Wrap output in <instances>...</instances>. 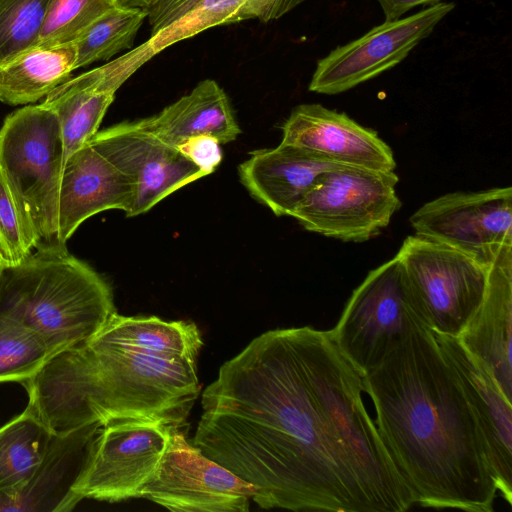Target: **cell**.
I'll list each match as a JSON object with an SVG mask.
<instances>
[{
    "label": "cell",
    "mask_w": 512,
    "mask_h": 512,
    "mask_svg": "<svg viewBox=\"0 0 512 512\" xmlns=\"http://www.w3.org/2000/svg\"><path fill=\"white\" fill-rule=\"evenodd\" d=\"M52 431L141 419L181 429L199 396L196 360L172 359L92 337L53 355L21 383Z\"/></svg>",
    "instance_id": "cell-3"
},
{
    "label": "cell",
    "mask_w": 512,
    "mask_h": 512,
    "mask_svg": "<svg viewBox=\"0 0 512 512\" xmlns=\"http://www.w3.org/2000/svg\"><path fill=\"white\" fill-rule=\"evenodd\" d=\"M35 248L34 231L0 169V255L4 265L22 262Z\"/></svg>",
    "instance_id": "cell-30"
},
{
    "label": "cell",
    "mask_w": 512,
    "mask_h": 512,
    "mask_svg": "<svg viewBox=\"0 0 512 512\" xmlns=\"http://www.w3.org/2000/svg\"><path fill=\"white\" fill-rule=\"evenodd\" d=\"M433 334L477 421L497 489L507 503L511 504L512 402L503 395L486 366L457 337Z\"/></svg>",
    "instance_id": "cell-15"
},
{
    "label": "cell",
    "mask_w": 512,
    "mask_h": 512,
    "mask_svg": "<svg viewBox=\"0 0 512 512\" xmlns=\"http://www.w3.org/2000/svg\"><path fill=\"white\" fill-rule=\"evenodd\" d=\"M91 140L134 183L127 217L149 211L174 191L204 177L176 147L144 129L138 120L97 131Z\"/></svg>",
    "instance_id": "cell-13"
},
{
    "label": "cell",
    "mask_w": 512,
    "mask_h": 512,
    "mask_svg": "<svg viewBox=\"0 0 512 512\" xmlns=\"http://www.w3.org/2000/svg\"><path fill=\"white\" fill-rule=\"evenodd\" d=\"M118 0H52L35 47H55L76 41Z\"/></svg>",
    "instance_id": "cell-28"
},
{
    "label": "cell",
    "mask_w": 512,
    "mask_h": 512,
    "mask_svg": "<svg viewBox=\"0 0 512 512\" xmlns=\"http://www.w3.org/2000/svg\"><path fill=\"white\" fill-rule=\"evenodd\" d=\"M176 427L141 419L103 424L74 491L84 498L120 502L140 498L155 476Z\"/></svg>",
    "instance_id": "cell-9"
},
{
    "label": "cell",
    "mask_w": 512,
    "mask_h": 512,
    "mask_svg": "<svg viewBox=\"0 0 512 512\" xmlns=\"http://www.w3.org/2000/svg\"><path fill=\"white\" fill-rule=\"evenodd\" d=\"M52 0H0V65L36 46Z\"/></svg>",
    "instance_id": "cell-29"
},
{
    "label": "cell",
    "mask_w": 512,
    "mask_h": 512,
    "mask_svg": "<svg viewBox=\"0 0 512 512\" xmlns=\"http://www.w3.org/2000/svg\"><path fill=\"white\" fill-rule=\"evenodd\" d=\"M332 331L269 330L202 393L192 444L259 491L263 509L404 512L414 497Z\"/></svg>",
    "instance_id": "cell-1"
},
{
    "label": "cell",
    "mask_w": 512,
    "mask_h": 512,
    "mask_svg": "<svg viewBox=\"0 0 512 512\" xmlns=\"http://www.w3.org/2000/svg\"><path fill=\"white\" fill-rule=\"evenodd\" d=\"M4 266H5V265H4V262H3V260H2L1 255H0V275H1L2 271H3Z\"/></svg>",
    "instance_id": "cell-35"
},
{
    "label": "cell",
    "mask_w": 512,
    "mask_h": 512,
    "mask_svg": "<svg viewBox=\"0 0 512 512\" xmlns=\"http://www.w3.org/2000/svg\"><path fill=\"white\" fill-rule=\"evenodd\" d=\"M138 121L144 129L174 147L196 135H209L226 144L241 133L227 94L213 79L200 81L190 93L158 114Z\"/></svg>",
    "instance_id": "cell-21"
},
{
    "label": "cell",
    "mask_w": 512,
    "mask_h": 512,
    "mask_svg": "<svg viewBox=\"0 0 512 512\" xmlns=\"http://www.w3.org/2000/svg\"><path fill=\"white\" fill-rule=\"evenodd\" d=\"M75 44L33 47L0 65V101L26 105L46 97L71 78L75 70Z\"/></svg>",
    "instance_id": "cell-23"
},
{
    "label": "cell",
    "mask_w": 512,
    "mask_h": 512,
    "mask_svg": "<svg viewBox=\"0 0 512 512\" xmlns=\"http://www.w3.org/2000/svg\"><path fill=\"white\" fill-rule=\"evenodd\" d=\"M423 329L430 328L395 256L368 273L331 331L341 353L363 375L399 341Z\"/></svg>",
    "instance_id": "cell-6"
},
{
    "label": "cell",
    "mask_w": 512,
    "mask_h": 512,
    "mask_svg": "<svg viewBox=\"0 0 512 512\" xmlns=\"http://www.w3.org/2000/svg\"><path fill=\"white\" fill-rule=\"evenodd\" d=\"M123 7L142 10L148 13L154 8L159 0H118Z\"/></svg>",
    "instance_id": "cell-34"
},
{
    "label": "cell",
    "mask_w": 512,
    "mask_h": 512,
    "mask_svg": "<svg viewBox=\"0 0 512 512\" xmlns=\"http://www.w3.org/2000/svg\"><path fill=\"white\" fill-rule=\"evenodd\" d=\"M65 150L57 116L27 105L0 128V169L28 219L35 249L66 247L59 237V201Z\"/></svg>",
    "instance_id": "cell-5"
},
{
    "label": "cell",
    "mask_w": 512,
    "mask_h": 512,
    "mask_svg": "<svg viewBox=\"0 0 512 512\" xmlns=\"http://www.w3.org/2000/svg\"><path fill=\"white\" fill-rule=\"evenodd\" d=\"M457 338L512 402V246L489 266L483 300Z\"/></svg>",
    "instance_id": "cell-19"
},
{
    "label": "cell",
    "mask_w": 512,
    "mask_h": 512,
    "mask_svg": "<svg viewBox=\"0 0 512 512\" xmlns=\"http://www.w3.org/2000/svg\"><path fill=\"white\" fill-rule=\"evenodd\" d=\"M395 256L430 330L458 337L483 300L489 267L416 234L405 238Z\"/></svg>",
    "instance_id": "cell-8"
},
{
    "label": "cell",
    "mask_w": 512,
    "mask_h": 512,
    "mask_svg": "<svg viewBox=\"0 0 512 512\" xmlns=\"http://www.w3.org/2000/svg\"><path fill=\"white\" fill-rule=\"evenodd\" d=\"M281 129L282 144L312 150L336 164L379 171L396 168L392 149L377 132L321 104L296 106Z\"/></svg>",
    "instance_id": "cell-16"
},
{
    "label": "cell",
    "mask_w": 512,
    "mask_h": 512,
    "mask_svg": "<svg viewBox=\"0 0 512 512\" xmlns=\"http://www.w3.org/2000/svg\"><path fill=\"white\" fill-rule=\"evenodd\" d=\"M376 427L415 503L492 512L497 484L477 421L430 329L362 375Z\"/></svg>",
    "instance_id": "cell-2"
},
{
    "label": "cell",
    "mask_w": 512,
    "mask_h": 512,
    "mask_svg": "<svg viewBox=\"0 0 512 512\" xmlns=\"http://www.w3.org/2000/svg\"><path fill=\"white\" fill-rule=\"evenodd\" d=\"M52 435L28 406L0 428V493L14 492L30 479Z\"/></svg>",
    "instance_id": "cell-24"
},
{
    "label": "cell",
    "mask_w": 512,
    "mask_h": 512,
    "mask_svg": "<svg viewBox=\"0 0 512 512\" xmlns=\"http://www.w3.org/2000/svg\"><path fill=\"white\" fill-rule=\"evenodd\" d=\"M394 171L338 164L320 176L294 210L304 229L345 242H365L401 207Z\"/></svg>",
    "instance_id": "cell-7"
},
{
    "label": "cell",
    "mask_w": 512,
    "mask_h": 512,
    "mask_svg": "<svg viewBox=\"0 0 512 512\" xmlns=\"http://www.w3.org/2000/svg\"><path fill=\"white\" fill-rule=\"evenodd\" d=\"M196 0H159L148 13L153 36L180 18ZM255 19L262 22L277 20L307 0H251Z\"/></svg>",
    "instance_id": "cell-31"
},
{
    "label": "cell",
    "mask_w": 512,
    "mask_h": 512,
    "mask_svg": "<svg viewBox=\"0 0 512 512\" xmlns=\"http://www.w3.org/2000/svg\"><path fill=\"white\" fill-rule=\"evenodd\" d=\"M255 19L251 0H196L180 18L148 39L156 54L207 29Z\"/></svg>",
    "instance_id": "cell-26"
},
{
    "label": "cell",
    "mask_w": 512,
    "mask_h": 512,
    "mask_svg": "<svg viewBox=\"0 0 512 512\" xmlns=\"http://www.w3.org/2000/svg\"><path fill=\"white\" fill-rule=\"evenodd\" d=\"M147 13L121 5L93 23L76 41L75 70L130 49Z\"/></svg>",
    "instance_id": "cell-25"
},
{
    "label": "cell",
    "mask_w": 512,
    "mask_h": 512,
    "mask_svg": "<svg viewBox=\"0 0 512 512\" xmlns=\"http://www.w3.org/2000/svg\"><path fill=\"white\" fill-rule=\"evenodd\" d=\"M170 511L247 512L259 491L224 466L205 456L174 428L153 479L141 491Z\"/></svg>",
    "instance_id": "cell-11"
},
{
    "label": "cell",
    "mask_w": 512,
    "mask_h": 512,
    "mask_svg": "<svg viewBox=\"0 0 512 512\" xmlns=\"http://www.w3.org/2000/svg\"><path fill=\"white\" fill-rule=\"evenodd\" d=\"M155 54L148 40L108 64L70 78L45 97L41 104L60 124L65 160L97 133L116 91Z\"/></svg>",
    "instance_id": "cell-14"
},
{
    "label": "cell",
    "mask_w": 512,
    "mask_h": 512,
    "mask_svg": "<svg viewBox=\"0 0 512 512\" xmlns=\"http://www.w3.org/2000/svg\"><path fill=\"white\" fill-rule=\"evenodd\" d=\"M336 165L312 150L280 143L252 151L238 175L250 195L276 216H292L320 176Z\"/></svg>",
    "instance_id": "cell-20"
},
{
    "label": "cell",
    "mask_w": 512,
    "mask_h": 512,
    "mask_svg": "<svg viewBox=\"0 0 512 512\" xmlns=\"http://www.w3.org/2000/svg\"><path fill=\"white\" fill-rule=\"evenodd\" d=\"M176 148L197 166L204 176L213 173L223 158L220 142L209 135L188 137Z\"/></svg>",
    "instance_id": "cell-32"
},
{
    "label": "cell",
    "mask_w": 512,
    "mask_h": 512,
    "mask_svg": "<svg viewBox=\"0 0 512 512\" xmlns=\"http://www.w3.org/2000/svg\"><path fill=\"white\" fill-rule=\"evenodd\" d=\"M57 354L37 333L0 315V383L33 377Z\"/></svg>",
    "instance_id": "cell-27"
},
{
    "label": "cell",
    "mask_w": 512,
    "mask_h": 512,
    "mask_svg": "<svg viewBox=\"0 0 512 512\" xmlns=\"http://www.w3.org/2000/svg\"><path fill=\"white\" fill-rule=\"evenodd\" d=\"M134 189L131 178L89 139L64 163L59 201L60 241L66 245L85 220L102 211L119 209L127 215Z\"/></svg>",
    "instance_id": "cell-17"
},
{
    "label": "cell",
    "mask_w": 512,
    "mask_h": 512,
    "mask_svg": "<svg viewBox=\"0 0 512 512\" xmlns=\"http://www.w3.org/2000/svg\"><path fill=\"white\" fill-rule=\"evenodd\" d=\"M93 337L109 345L172 359L196 360L203 346L201 333L192 322L117 312Z\"/></svg>",
    "instance_id": "cell-22"
},
{
    "label": "cell",
    "mask_w": 512,
    "mask_h": 512,
    "mask_svg": "<svg viewBox=\"0 0 512 512\" xmlns=\"http://www.w3.org/2000/svg\"><path fill=\"white\" fill-rule=\"evenodd\" d=\"M381 7L384 21H393L402 18L408 11L417 6H433L442 0H375Z\"/></svg>",
    "instance_id": "cell-33"
},
{
    "label": "cell",
    "mask_w": 512,
    "mask_h": 512,
    "mask_svg": "<svg viewBox=\"0 0 512 512\" xmlns=\"http://www.w3.org/2000/svg\"><path fill=\"white\" fill-rule=\"evenodd\" d=\"M409 220L416 235L489 267L503 248L512 246V188L448 193L422 205Z\"/></svg>",
    "instance_id": "cell-12"
},
{
    "label": "cell",
    "mask_w": 512,
    "mask_h": 512,
    "mask_svg": "<svg viewBox=\"0 0 512 512\" xmlns=\"http://www.w3.org/2000/svg\"><path fill=\"white\" fill-rule=\"evenodd\" d=\"M101 423L52 435L30 479L18 490L0 493V512H68L81 500L74 487L86 466Z\"/></svg>",
    "instance_id": "cell-18"
},
{
    "label": "cell",
    "mask_w": 512,
    "mask_h": 512,
    "mask_svg": "<svg viewBox=\"0 0 512 512\" xmlns=\"http://www.w3.org/2000/svg\"><path fill=\"white\" fill-rule=\"evenodd\" d=\"M115 312L108 282L66 247L36 249L0 275V315L56 353L92 338Z\"/></svg>",
    "instance_id": "cell-4"
},
{
    "label": "cell",
    "mask_w": 512,
    "mask_h": 512,
    "mask_svg": "<svg viewBox=\"0 0 512 512\" xmlns=\"http://www.w3.org/2000/svg\"><path fill=\"white\" fill-rule=\"evenodd\" d=\"M454 8L453 2H441L410 16L384 21L361 37L334 48L317 61L309 91L340 94L394 68Z\"/></svg>",
    "instance_id": "cell-10"
}]
</instances>
